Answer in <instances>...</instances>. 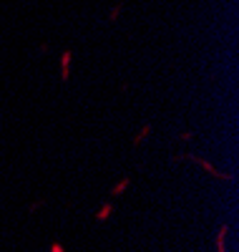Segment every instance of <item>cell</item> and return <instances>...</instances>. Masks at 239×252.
Returning a JSON list of instances; mask_svg holds the SVG:
<instances>
[{
    "label": "cell",
    "instance_id": "obj_1",
    "mask_svg": "<svg viewBox=\"0 0 239 252\" xmlns=\"http://www.w3.org/2000/svg\"><path fill=\"white\" fill-rule=\"evenodd\" d=\"M111 212H114V204H111V202H106V204L98 209V212H96V220H98V222H106Z\"/></svg>",
    "mask_w": 239,
    "mask_h": 252
},
{
    "label": "cell",
    "instance_id": "obj_2",
    "mask_svg": "<svg viewBox=\"0 0 239 252\" xmlns=\"http://www.w3.org/2000/svg\"><path fill=\"white\" fill-rule=\"evenodd\" d=\"M224 240H227V224H224V227H219V232H216V252H227Z\"/></svg>",
    "mask_w": 239,
    "mask_h": 252
},
{
    "label": "cell",
    "instance_id": "obj_3",
    "mask_svg": "<svg viewBox=\"0 0 239 252\" xmlns=\"http://www.w3.org/2000/svg\"><path fill=\"white\" fill-rule=\"evenodd\" d=\"M126 189H128V179H121V182L111 189V197H119L121 192H126Z\"/></svg>",
    "mask_w": 239,
    "mask_h": 252
},
{
    "label": "cell",
    "instance_id": "obj_4",
    "mask_svg": "<svg viewBox=\"0 0 239 252\" xmlns=\"http://www.w3.org/2000/svg\"><path fill=\"white\" fill-rule=\"evenodd\" d=\"M51 252H66V250H63L60 242H53V245H51Z\"/></svg>",
    "mask_w": 239,
    "mask_h": 252
}]
</instances>
